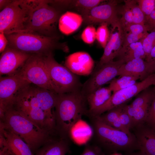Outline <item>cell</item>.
Listing matches in <instances>:
<instances>
[{
    "mask_svg": "<svg viewBox=\"0 0 155 155\" xmlns=\"http://www.w3.org/2000/svg\"><path fill=\"white\" fill-rule=\"evenodd\" d=\"M87 104L86 98L81 91L57 94L54 115L56 129L60 136L70 139L71 128L83 115H87Z\"/></svg>",
    "mask_w": 155,
    "mask_h": 155,
    "instance_id": "cell-1",
    "label": "cell"
},
{
    "mask_svg": "<svg viewBox=\"0 0 155 155\" xmlns=\"http://www.w3.org/2000/svg\"><path fill=\"white\" fill-rule=\"evenodd\" d=\"M0 126L19 136L33 153L52 138L51 135L55 133L41 128L13 107L5 112L0 120Z\"/></svg>",
    "mask_w": 155,
    "mask_h": 155,
    "instance_id": "cell-2",
    "label": "cell"
},
{
    "mask_svg": "<svg viewBox=\"0 0 155 155\" xmlns=\"http://www.w3.org/2000/svg\"><path fill=\"white\" fill-rule=\"evenodd\" d=\"M5 35L8 41L7 46L26 53L45 57L53 54L55 50L68 52L66 45L59 42L57 38L26 32Z\"/></svg>",
    "mask_w": 155,
    "mask_h": 155,
    "instance_id": "cell-3",
    "label": "cell"
},
{
    "mask_svg": "<svg viewBox=\"0 0 155 155\" xmlns=\"http://www.w3.org/2000/svg\"><path fill=\"white\" fill-rule=\"evenodd\" d=\"M88 117L93 131V136L106 150L110 152L130 150L137 147L133 136L106 123L98 116Z\"/></svg>",
    "mask_w": 155,
    "mask_h": 155,
    "instance_id": "cell-4",
    "label": "cell"
},
{
    "mask_svg": "<svg viewBox=\"0 0 155 155\" xmlns=\"http://www.w3.org/2000/svg\"><path fill=\"white\" fill-rule=\"evenodd\" d=\"M40 0H11L0 12V32H24L30 15Z\"/></svg>",
    "mask_w": 155,
    "mask_h": 155,
    "instance_id": "cell-5",
    "label": "cell"
},
{
    "mask_svg": "<svg viewBox=\"0 0 155 155\" xmlns=\"http://www.w3.org/2000/svg\"><path fill=\"white\" fill-rule=\"evenodd\" d=\"M61 12L50 0H40L30 15L23 32L57 38L55 25L59 22Z\"/></svg>",
    "mask_w": 155,
    "mask_h": 155,
    "instance_id": "cell-6",
    "label": "cell"
},
{
    "mask_svg": "<svg viewBox=\"0 0 155 155\" xmlns=\"http://www.w3.org/2000/svg\"><path fill=\"white\" fill-rule=\"evenodd\" d=\"M44 61L53 90L57 94L80 91L82 84L78 75L58 63L53 54L44 57Z\"/></svg>",
    "mask_w": 155,
    "mask_h": 155,
    "instance_id": "cell-7",
    "label": "cell"
},
{
    "mask_svg": "<svg viewBox=\"0 0 155 155\" xmlns=\"http://www.w3.org/2000/svg\"><path fill=\"white\" fill-rule=\"evenodd\" d=\"M29 84L19 92L12 107L41 128L50 131L47 126L44 113L31 90Z\"/></svg>",
    "mask_w": 155,
    "mask_h": 155,
    "instance_id": "cell-8",
    "label": "cell"
},
{
    "mask_svg": "<svg viewBox=\"0 0 155 155\" xmlns=\"http://www.w3.org/2000/svg\"><path fill=\"white\" fill-rule=\"evenodd\" d=\"M44 57L32 54L16 73L30 84L54 91L45 65Z\"/></svg>",
    "mask_w": 155,
    "mask_h": 155,
    "instance_id": "cell-9",
    "label": "cell"
},
{
    "mask_svg": "<svg viewBox=\"0 0 155 155\" xmlns=\"http://www.w3.org/2000/svg\"><path fill=\"white\" fill-rule=\"evenodd\" d=\"M155 82V73L140 82L113 93L104 104L88 113V116H99L113 108L124 104L132 98L153 85Z\"/></svg>",
    "mask_w": 155,
    "mask_h": 155,
    "instance_id": "cell-10",
    "label": "cell"
},
{
    "mask_svg": "<svg viewBox=\"0 0 155 155\" xmlns=\"http://www.w3.org/2000/svg\"><path fill=\"white\" fill-rule=\"evenodd\" d=\"M124 63L123 60H119L96 66L89 78L82 84V94L86 98L96 90L110 82L118 76L120 67Z\"/></svg>",
    "mask_w": 155,
    "mask_h": 155,
    "instance_id": "cell-11",
    "label": "cell"
},
{
    "mask_svg": "<svg viewBox=\"0 0 155 155\" xmlns=\"http://www.w3.org/2000/svg\"><path fill=\"white\" fill-rule=\"evenodd\" d=\"M30 84L17 73L0 78V117L4 116L5 112L12 107L19 92Z\"/></svg>",
    "mask_w": 155,
    "mask_h": 155,
    "instance_id": "cell-12",
    "label": "cell"
},
{
    "mask_svg": "<svg viewBox=\"0 0 155 155\" xmlns=\"http://www.w3.org/2000/svg\"><path fill=\"white\" fill-rule=\"evenodd\" d=\"M118 8L113 1L97 5L82 14L87 24L106 23L113 28L120 24Z\"/></svg>",
    "mask_w": 155,
    "mask_h": 155,
    "instance_id": "cell-13",
    "label": "cell"
},
{
    "mask_svg": "<svg viewBox=\"0 0 155 155\" xmlns=\"http://www.w3.org/2000/svg\"><path fill=\"white\" fill-rule=\"evenodd\" d=\"M29 86L44 113L48 129L52 132L56 131L54 109L56 104L57 93L53 91L40 87L34 85H31L30 84Z\"/></svg>",
    "mask_w": 155,
    "mask_h": 155,
    "instance_id": "cell-14",
    "label": "cell"
},
{
    "mask_svg": "<svg viewBox=\"0 0 155 155\" xmlns=\"http://www.w3.org/2000/svg\"><path fill=\"white\" fill-rule=\"evenodd\" d=\"M32 54L24 53L7 46L0 58V76L16 73Z\"/></svg>",
    "mask_w": 155,
    "mask_h": 155,
    "instance_id": "cell-15",
    "label": "cell"
},
{
    "mask_svg": "<svg viewBox=\"0 0 155 155\" xmlns=\"http://www.w3.org/2000/svg\"><path fill=\"white\" fill-rule=\"evenodd\" d=\"M155 73V61H147L143 59L137 58L123 64L118 75L131 76L142 81Z\"/></svg>",
    "mask_w": 155,
    "mask_h": 155,
    "instance_id": "cell-16",
    "label": "cell"
},
{
    "mask_svg": "<svg viewBox=\"0 0 155 155\" xmlns=\"http://www.w3.org/2000/svg\"><path fill=\"white\" fill-rule=\"evenodd\" d=\"M65 64L74 73L87 76L91 74L94 70V62L88 53L78 52L66 57Z\"/></svg>",
    "mask_w": 155,
    "mask_h": 155,
    "instance_id": "cell-17",
    "label": "cell"
},
{
    "mask_svg": "<svg viewBox=\"0 0 155 155\" xmlns=\"http://www.w3.org/2000/svg\"><path fill=\"white\" fill-rule=\"evenodd\" d=\"M124 30L121 24L113 28L103 53L96 66L113 61L121 49L123 44Z\"/></svg>",
    "mask_w": 155,
    "mask_h": 155,
    "instance_id": "cell-18",
    "label": "cell"
},
{
    "mask_svg": "<svg viewBox=\"0 0 155 155\" xmlns=\"http://www.w3.org/2000/svg\"><path fill=\"white\" fill-rule=\"evenodd\" d=\"M0 132L4 136L11 155H34L28 144L19 136L0 126Z\"/></svg>",
    "mask_w": 155,
    "mask_h": 155,
    "instance_id": "cell-19",
    "label": "cell"
},
{
    "mask_svg": "<svg viewBox=\"0 0 155 155\" xmlns=\"http://www.w3.org/2000/svg\"><path fill=\"white\" fill-rule=\"evenodd\" d=\"M141 127L136 134L137 148L147 155H155V129Z\"/></svg>",
    "mask_w": 155,
    "mask_h": 155,
    "instance_id": "cell-20",
    "label": "cell"
},
{
    "mask_svg": "<svg viewBox=\"0 0 155 155\" xmlns=\"http://www.w3.org/2000/svg\"><path fill=\"white\" fill-rule=\"evenodd\" d=\"M69 139L62 137L52 138L35 153V155H65L70 152Z\"/></svg>",
    "mask_w": 155,
    "mask_h": 155,
    "instance_id": "cell-21",
    "label": "cell"
},
{
    "mask_svg": "<svg viewBox=\"0 0 155 155\" xmlns=\"http://www.w3.org/2000/svg\"><path fill=\"white\" fill-rule=\"evenodd\" d=\"M83 21L81 16L75 13L67 11L61 15L59 19V29L63 34H69L76 30Z\"/></svg>",
    "mask_w": 155,
    "mask_h": 155,
    "instance_id": "cell-22",
    "label": "cell"
},
{
    "mask_svg": "<svg viewBox=\"0 0 155 155\" xmlns=\"http://www.w3.org/2000/svg\"><path fill=\"white\" fill-rule=\"evenodd\" d=\"M93 134V131L90 125L81 119L71 128L69 137L77 144H83L87 141Z\"/></svg>",
    "mask_w": 155,
    "mask_h": 155,
    "instance_id": "cell-23",
    "label": "cell"
},
{
    "mask_svg": "<svg viewBox=\"0 0 155 155\" xmlns=\"http://www.w3.org/2000/svg\"><path fill=\"white\" fill-rule=\"evenodd\" d=\"M112 92L108 87H102L88 95L86 97L89 106L88 113L104 104L111 96Z\"/></svg>",
    "mask_w": 155,
    "mask_h": 155,
    "instance_id": "cell-24",
    "label": "cell"
},
{
    "mask_svg": "<svg viewBox=\"0 0 155 155\" xmlns=\"http://www.w3.org/2000/svg\"><path fill=\"white\" fill-rule=\"evenodd\" d=\"M116 57L118 60H122L126 63L134 59H145L146 55L141 41L133 43L121 48Z\"/></svg>",
    "mask_w": 155,
    "mask_h": 155,
    "instance_id": "cell-25",
    "label": "cell"
},
{
    "mask_svg": "<svg viewBox=\"0 0 155 155\" xmlns=\"http://www.w3.org/2000/svg\"><path fill=\"white\" fill-rule=\"evenodd\" d=\"M150 104L139 108H134L129 105H124V109L131 118L133 126L139 125L146 121Z\"/></svg>",
    "mask_w": 155,
    "mask_h": 155,
    "instance_id": "cell-26",
    "label": "cell"
},
{
    "mask_svg": "<svg viewBox=\"0 0 155 155\" xmlns=\"http://www.w3.org/2000/svg\"><path fill=\"white\" fill-rule=\"evenodd\" d=\"M102 0H66V7H73L79 11L82 14L99 5Z\"/></svg>",
    "mask_w": 155,
    "mask_h": 155,
    "instance_id": "cell-27",
    "label": "cell"
},
{
    "mask_svg": "<svg viewBox=\"0 0 155 155\" xmlns=\"http://www.w3.org/2000/svg\"><path fill=\"white\" fill-rule=\"evenodd\" d=\"M121 77L117 79H114L110 82L108 87L113 93L134 84L138 80L130 76Z\"/></svg>",
    "mask_w": 155,
    "mask_h": 155,
    "instance_id": "cell-28",
    "label": "cell"
},
{
    "mask_svg": "<svg viewBox=\"0 0 155 155\" xmlns=\"http://www.w3.org/2000/svg\"><path fill=\"white\" fill-rule=\"evenodd\" d=\"M125 4L131 11L133 16V23L144 25L146 17L139 7L136 0L124 1Z\"/></svg>",
    "mask_w": 155,
    "mask_h": 155,
    "instance_id": "cell-29",
    "label": "cell"
},
{
    "mask_svg": "<svg viewBox=\"0 0 155 155\" xmlns=\"http://www.w3.org/2000/svg\"><path fill=\"white\" fill-rule=\"evenodd\" d=\"M147 89L142 91L129 105L134 108H139L150 104L155 93L154 91H149Z\"/></svg>",
    "mask_w": 155,
    "mask_h": 155,
    "instance_id": "cell-30",
    "label": "cell"
},
{
    "mask_svg": "<svg viewBox=\"0 0 155 155\" xmlns=\"http://www.w3.org/2000/svg\"><path fill=\"white\" fill-rule=\"evenodd\" d=\"M124 105L115 107L98 116L104 122L110 125L119 118Z\"/></svg>",
    "mask_w": 155,
    "mask_h": 155,
    "instance_id": "cell-31",
    "label": "cell"
},
{
    "mask_svg": "<svg viewBox=\"0 0 155 155\" xmlns=\"http://www.w3.org/2000/svg\"><path fill=\"white\" fill-rule=\"evenodd\" d=\"M108 25L107 23H102L96 30V39L104 49L108 41L110 34Z\"/></svg>",
    "mask_w": 155,
    "mask_h": 155,
    "instance_id": "cell-32",
    "label": "cell"
},
{
    "mask_svg": "<svg viewBox=\"0 0 155 155\" xmlns=\"http://www.w3.org/2000/svg\"><path fill=\"white\" fill-rule=\"evenodd\" d=\"M141 41L145 53L146 59L149 57L155 46V30L148 33Z\"/></svg>",
    "mask_w": 155,
    "mask_h": 155,
    "instance_id": "cell-33",
    "label": "cell"
},
{
    "mask_svg": "<svg viewBox=\"0 0 155 155\" xmlns=\"http://www.w3.org/2000/svg\"><path fill=\"white\" fill-rule=\"evenodd\" d=\"M122 26L125 31L135 34L146 36L149 33L144 24L132 23Z\"/></svg>",
    "mask_w": 155,
    "mask_h": 155,
    "instance_id": "cell-34",
    "label": "cell"
},
{
    "mask_svg": "<svg viewBox=\"0 0 155 155\" xmlns=\"http://www.w3.org/2000/svg\"><path fill=\"white\" fill-rule=\"evenodd\" d=\"M136 1L145 17L149 16L155 9V0Z\"/></svg>",
    "mask_w": 155,
    "mask_h": 155,
    "instance_id": "cell-35",
    "label": "cell"
},
{
    "mask_svg": "<svg viewBox=\"0 0 155 155\" xmlns=\"http://www.w3.org/2000/svg\"><path fill=\"white\" fill-rule=\"evenodd\" d=\"M119 13L122 15L120 19V22L122 25L133 23V16L130 9L125 5L120 8H118Z\"/></svg>",
    "mask_w": 155,
    "mask_h": 155,
    "instance_id": "cell-36",
    "label": "cell"
},
{
    "mask_svg": "<svg viewBox=\"0 0 155 155\" xmlns=\"http://www.w3.org/2000/svg\"><path fill=\"white\" fill-rule=\"evenodd\" d=\"M81 38L83 41L88 44L93 43L96 38V30L92 26L87 27L83 31Z\"/></svg>",
    "mask_w": 155,
    "mask_h": 155,
    "instance_id": "cell-37",
    "label": "cell"
},
{
    "mask_svg": "<svg viewBox=\"0 0 155 155\" xmlns=\"http://www.w3.org/2000/svg\"><path fill=\"white\" fill-rule=\"evenodd\" d=\"M123 30V40L121 48L125 47L133 43L140 41L146 36L143 35L135 34Z\"/></svg>",
    "mask_w": 155,
    "mask_h": 155,
    "instance_id": "cell-38",
    "label": "cell"
},
{
    "mask_svg": "<svg viewBox=\"0 0 155 155\" xmlns=\"http://www.w3.org/2000/svg\"><path fill=\"white\" fill-rule=\"evenodd\" d=\"M146 121L150 127L155 129V94L150 104Z\"/></svg>",
    "mask_w": 155,
    "mask_h": 155,
    "instance_id": "cell-39",
    "label": "cell"
},
{
    "mask_svg": "<svg viewBox=\"0 0 155 155\" xmlns=\"http://www.w3.org/2000/svg\"><path fill=\"white\" fill-rule=\"evenodd\" d=\"M80 155H105L102 149L96 144H87Z\"/></svg>",
    "mask_w": 155,
    "mask_h": 155,
    "instance_id": "cell-40",
    "label": "cell"
},
{
    "mask_svg": "<svg viewBox=\"0 0 155 155\" xmlns=\"http://www.w3.org/2000/svg\"><path fill=\"white\" fill-rule=\"evenodd\" d=\"M119 119L121 123L128 129L129 130L130 129L133 127L132 120L124 110V106L119 115Z\"/></svg>",
    "mask_w": 155,
    "mask_h": 155,
    "instance_id": "cell-41",
    "label": "cell"
},
{
    "mask_svg": "<svg viewBox=\"0 0 155 155\" xmlns=\"http://www.w3.org/2000/svg\"><path fill=\"white\" fill-rule=\"evenodd\" d=\"M144 25L148 32L155 30V9L149 16L146 17Z\"/></svg>",
    "mask_w": 155,
    "mask_h": 155,
    "instance_id": "cell-42",
    "label": "cell"
},
{
    "mask_svg": "<svg viewBox=\"0 0 155 155\" xmlns=\"http://www.w3.org/2000/svg\"><path fill=\"white\" fill-rule=\"evenodd\" d=\"M110 125L125 133L130 136H133L130 132V130L127 129L121 123L119 118Z\"/></svg>",
    "mask_w": 155,
    "mask_h": 155,
    "instance_id": "cell-43",
    "label": "cell"
},
{
    "mask_svg": "<svg viewBox=\"0 0 155 155\" xmlns=\"http://www.w3.org/2000/svg\"><path fill=\"white\" fill-rule=\"evenodd\" d=\"M8 44V41L4 33L0 32V53H1L5 49Z\"/></svg>",
    "mask_w": 155,
    "mask_h": 155,
    "instance_id": "cell-44",
    "label": "cell"
},
{
    "mask_svg": "<svg viewBox=\"0 0 155 155\" xmlns=\"http://www.w3.org/2000/svg\"><path fill=\"white\" fill-rule=\"evenodd\" d=\"M0 155H11L7 146L0 148Z\"/></svg>",
    "mask_w": 155,
    "mask_h": 155,
    "instance_id": "cell-45",
    "label": "cell"
},
{
    "mask_svg": "<svg viewBox=\"0 0 155 155\" xmlns=\"http://www.w3.org/2000/svg\"><path fill=\"white\" fill-rule=\"evenodd\" d=\"M147 61L155 62V46L152 49L149 57L146 59Z\"/></svg>",
    "mask_w": 155,
    "mask_h": 155,
    "instance_id": "cell-46",
    "label": "cell"
},
{
    "mask_svg": "<svg viewBox=\"0 0 155 155\" xmlns=\"http://www.w3.org/2000/svg\"><path fill=\"white\" fill-rule=\"evenodd\" d=\"M11 1L9 0H0V9L2 10L6 7Z\"/></svg>",
    "mask_w": 155,
    "mask_h": 155,
    "instance_id": "cell-47",
    "label": "cell"
},
{
    "mask_svg": "<svg viewBox=\"0 0 155 155\" xmlns=\"http://www.w3.org/2000/svg\"><path fill=\"white\" fill-rule=\"evenodd\" d=\"M128 155H147L144 152L140 151V152L133 153H129Z\"/></svg>",
    "mask_w": 155,
    "mask_h": 155,
    "instance_id": "cell-48",
    "label": "cell"
},
{
    "mask_svg": "<svg viewBox=\"0 0 155 155\" xmlns=\"http://www.w3.org/2000/svg\"><path fill=\"white\" fill-rule=\"evenodd\" d=\"M110 155H122L119 153L115 152L111 154Z\"/></svg>",
    "mask_w": 155,
    "mask_h": 155,
    "instance_id": "cell-49",
    "label": "cell"
},
{
    "mask_svg": "<svg viewBox=\"0 0 155 155\" xmlns=\"http://www.w3.org/2000/svg\"><path fill=\"white\" fill-rule=\"evenodd\" d=\"M153 85H154V91L155 92V82L153 84Z\"/></svg>",
    "mask_w": 155,
    "mask_h": 155,
    "instance_id": "cell-50",
    "label": "cell"
}]
</instances>
